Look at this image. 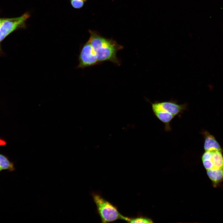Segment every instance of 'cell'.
Returning <instances> with one entry per match:
<instances>
[{"label": "cell", "instance_id": "obj_8", "mask_svg": "<svg viewBox=\"0 0 223 223\" xmlns=\"http://www.w3.org/2000/svg\"><path fill=\"white\" fill-rule=\"evenodd\" d=\"M211 151L212 156L210 159L212 161L214 165V168L212 169L223 168V157L221 151L216 150Z\"/></svg>", "mask_w": 223, "mask_h": 223}, {"label": "cell", "instance_id": "obj_7", "mask_svg": "<svg viewBox=\"0 0 223 223\" xmlns=\"http://www.w3.org/2000/svg\"><path fill=\"white\" fill-rule=\"evenodd\" d=\"M202 133L205 139L204 148L205 151L212 150L221 151L220 145L213 136L207 131H203Z\"/></svg>", "mask_w": 223, "mask_h": 223}, {"label": "cell", "instance_id": "obj_5", "mask_svg": "<svg viewBox=\"0 0 223 223\" xmlns=\"http://www.w3.org/2000/svg\"><path fill=\"white\" fill-rule=\"evenodd\" d=\"M155 102L159 107L175 117L180 116L181 114L187 108V104L186 103L178 104L176 100L173 99L168 101H155Z\"/></svg>", "mask_w": 223, "mask_h": 223}, {"label": "cell", "instance_id": "obj_4", "mask_svg": "<svg viewBox=\"0 0 223 223\" xmlns=\"http://www.w3.org/2000/svg\"><path fill=\"white\" fill-rule=\"evenodd\" d=\"M30 16V14L26 12L18 17L6 18L0 28V41L15 30L24 27Z\"/></svg>", "mask_w": 223, "mask_h": 223}, {"label": "cell", "instance_id": "obj_2", "mask_svg": "<svg viewBox=\"0 0 223 223\" xmlns=\"http://www.w3.org/2000/svg\"><path fill=\"white\" fill-rule=\"evenodd\" d=\"M92 196L102 223L111 222L119 219L128 221L129 217L122 215L116 206L106 200L99 194L93 193Z\"/></svg>", "mask_w": 223, "mask_h": 223}, {"label": "cell", "instance_id": "obj_9", "mask_svg": "<svg viewBox=\"0 0 223 223\" xmlns=\"http://www.w3.org/2000/svg\"><path fill=\"white\" fill-rule=\"evenodd\" d=\"M207 172L208 177L214 184H218L223 179V168L208 170Z\"/></svg>", "mask_w": 223, "mask_h": 223}, {"label": "cell", "instance_id": "obj_10", "mask_svg": "<svg viewBox=\"0 0 223 223\" xmlns=\"http://www.w3.org/2000/svg\"><path fill=\"white\" fill-rule=\"evenodd\" d=\"M0 168L2 170L11 172L15 170L13 163L10 161L7 157L0 154Z\"/></svg>", "mask_w": 223, "mask_h": 223}, {"label": "cell", "instance_id": "obj_16", "mask_svg": "<svg viewBox=\"0 0 223 223\" xmlns=\"http://www.w3.org/2000/svg\"></svg>", "mask_w": 223, "mask_h": 223}, {"label": "cell", "instance_id": "obj_6", "mask_svg": "<svg viewBox=\"0 0 223 223\" xmlns=\"http://www.w3.org/2000/svg\"><path fill=\"white\" fill-rule=\"evenodd\" d=\"M151 103L154 114L157 118L164 124L165 131H171L170 123L175 116L159 107L155 102L153 103Z\"/></svg>", "mask_w": 223, "mask_h": 223}, {"label": "cell", "instance_id": "obj_11", "mask_svg": "<svg viewBox=\"0 0 223 223\" xmlns=\"http://www.w3.org/2000/svg\"><path fill=\"white\" fill-rule=\"evenodd\" d=\"M127 222L129 223H152V221L148 218L142 217L136 218H130Z\"/></svg>", "mask_w": 223, "mask_h": 223}, {"label": "cell", "instance_id": "obj_3", "mask_svg": "<svg viewBox=\"0 0 223 223\" xmlns=\"http://www.w3.org/2000/svg\"><path fill=\"white\" fill-rule=\"evenodd\" d=\"M77 68L84 69L100 64L90 42L88 41L81 47Z\"/></svg>", "mask_w": 223, "mask_h": 223}, {"label": "cell", "instance_id": "obj_1", "mask_svg": "<svg viewBox=\"0 0 223 223\" xmlns=\"http://www.w3.org/2000/svg\"><path fill=\"white\" fill-rule=\"evenodd\" d=\"M90 36L88 41L91 44L98 61L102 62L109 61L120 66L121 61L116 55L117 52L123 49L112 38L103 37L98 32L89 30Z\"/></svg>", "mask_w": 223, "mask_h": 223}, {"label": "cell", "instance_id": "obj_12", "mask_svg": "<svg viewBox=\"0 0 223 223\" xmlns=\"http://www.w3.org/2000/svg\"><path fill=\"white\" fill-rule=\"evenodd\" d=\"M88 0H69L72 7L79 9L82 8Z\"/></svg>", "mask_w": 223, "mask_h": 223}, {"label": "cell", "instance_id": "obj_15", "mask_svg": "<svg viewBox=\"0 0 223 223\" xmlns=\"http://www.w3.org/2000/svg\"><path fill=\"white\" fill-rule=\"evenodd\" d=\"M2 171V170L1 169V168H0V172Z\"/></svg>", "mask_w": 223, "mask_h": 223}, {"label": "cell", "instance_id": "obj_13", "mask_svg": "<svg viewBox=\"0 0 223 223\" xmlns=\"http://www.w3.org/2000/svg\"><path fill=\"white\" fill-rule=\"evenodd\" d=\"M203 165L207 170L212 169L214 168V165L212 161L210 159L202 160Z\"/></svg>", "mask_w": 223, "mask_h": 223}, {"label": "cell", "instance_id": "obj_14", "mask_svg": "<svg viewBox=\"0 0 223 223\" xmlns=\"http://www.w3.org/2000/svg\"><path fill=\"white\" fill-rule=\"evenodd\" d=\"M6 18H0V28L2 26V24L5 20Z\"/></svg>", "mask_w": 223, "mask_h": 223}]
</instances>
